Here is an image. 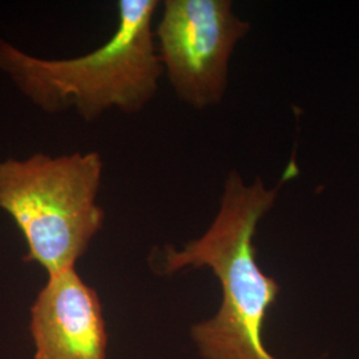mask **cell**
I'll return each mask as SVG.
<instances>
[{"label":"cell","mask_w":359,"mask_h":359,"mask_svg":"<svg viewBox=\"0 0 359 359\" xmlns=\"http://www.w3.org/2000/svg\"><path fill=\"white\" fill-rule=\"evenodd\" d=\"M117 27L100 47L71 59H43L0 39V72L44 114L74 109L86 123L108 111L135 115L164 75L154 40L157 0H118Z\"/></svg>","instance_id":"cell-2"},{"label":"cell","mask_w":359,"mask_h":359,"mask_svg":"<svg viewBox=\"0 0 359 359\" xmlns=\"http://www.w3.org/2000/svg\"><path fill=\"white\" fill-rule=\"evenodd\" d=\"M103 173L99 152L0 160V209L25 237L26 262L48 276L76 266L103 229Z\"/></svg>","instance_id":"cell-3"},{"label":"cell","mask_w":359,"mask_h":359,"mask_svg":"<svg viewBox=\"0 0 359 359\" xmlns=\"http://www.w3.org/2000/svg\"><path fill=\"white\" fill-rule=\"evenodd\" d=\"M29 314L34 358L107 359L103 306L76 266L48 276Z\"/></svg>","instance_id":"cell-5"},{"label":"cell","mask_w":359,"mask_h":359,"mask_svg":"<svg viewBox=\"0 0 359 359\" xmlns=\"http://www.w3.org/2000/svg\"><path fill=\"white\" fill-rule=\"evenodd\" d=\"M298 173L295 154L271 188L261 177L248 184L237 170H231L224 182L217 215L205 233L181 249L164 248L160 273L172 276L181 270L208 268L221 286L217 313L191 329L201 358L281 359L264 342L268 311L277 302L281 286L261 269L255 238L261 219Z\"/></svg>","instance_id":"cell-1"},{"label":"cell","mask_w":359,"mask_h":359,"mask_svg":"<svg viewBox=\"0 0 359 359\" xmlns=\"http://www.w3.org/2000/svg\"><path fill=\"white\" fill-rule=\"evenodd\" d=\"M252 25L231 0H165L154 27L160 65L180 102L204 111L222 103L237 44Z\"/></svg>","instance_id":"cell-4"}]
</instances>
